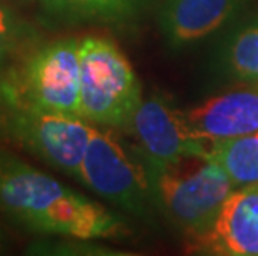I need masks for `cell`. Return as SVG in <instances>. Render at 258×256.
<instances>
[{"instance_id": "1", "label": "cell", "mask_w": 258, "mask_h": 256, "mask_svg": "<svg viewBox=\"0 0 258 256\" xmlns=\"http://www.w3.org/2000/svg\"><path fill=\"white\" fill-rule=\"evenodd\" d=\"M0 213L38 235L87 241L125 233L123 221L105 206L4 148H0Z\"/></svg>"}, {"instance_id": "2", "label": "cell", "mask_w": 258, "mask_h": 256, "mask_svg": "<svg viewBox=\"0 0 258 256\" xmlns=\"http://www.w3.org/2000/svg\"><path fill=\"white\" fill-rule=\"evenodd\" d=\"M80 42L35 43L0 70V103L80 117ZM82 118V117H80Z\"/></svg>"}, {"instance_id": "3", "label": "cell", "mask_w": 258, "mask_h": 256, "mask_svg": "<svg viewBox=\"0 0 258 256\" xmlns=\"http://www.w3.org/2000/svg\"><path fill=\"white\" fill-rule=\"evenodd\" d=\"M142 103V87L117 43L80 40V117L92 125L127 128Z\"/></svg>"}, {"instance_id": "4", "label": "cell", "mask_w": 258, "mask_h": 256, "mask_svg": "<svg viewBox=\"0 0 258 256\" xmlns=\"http://www.w3.org/2000/svg\"><path fill=\"white\" fill-rule=\"evenodd\" d=\"M92 132L80 117L0 103V138L77 180Z\"/></svg>"}, {"instance_id": "5", "label": "cell", "mask_w": 258, "mask_h": 256, "mask_svg": "<svg viewBox=\"0 0 258 256\" xmlns=\"http://www.w3.org/2000/svg\"><path fill=\"white\" fill-rule=\"evenodd\" d=\"M79 180L98 197L132 215L144 216L155 205L153 185L142 158L112 132L93 127Z\"/></svg>"}, {"instance_id": "6", "label": "cell", "mask_w": 258, "mask_h": 256, "mask_svg": "<svg viewBox=\"0 0 258 256\" xmlns=\"http://www.w3.org/2000/svg\"><path fill=\"white\" fill-rule=\"evenodd\" d=\"M150 180L155 205L191 239L210 230L225 200L237 190L227 172L212 160L194 173L183 175L172 168Z\"/></svg>"}, {"instance_id": "7", "label": "cell", "mask_w": 258, "mask_h": 256, "mask_svg": "<svg viewBox=\"0 0 258 256\" xmlns=\"http://www.w3.org/2000/svg\"><path fill=\"white\" fill-rule=\"evenodd\" d=\"M127 128L137 141V155L142 158L150 178L180 166L185 160H208L212 145L191 128L185 112H178L162 95L142 100Z\"/></svg>"}, {"instance_id": "8", "label": "cell", "mask_w": 258, "mask_h": 256, "mask_svg": "<svg viewBox=\"0 0 258 256\" xmlns=\"http://www.w3.org/2000/svg\"><path fill=\"white\" fill-rule=\"evenodd\" d=\"M197 133L215 141L258 132V81L213 95L185 112Z\"/></svg>"}, {"instance_id": "9", "label": "cell", "mask_w": 258, "mask_h": 256, "mask_svg": "<svg viewBox=\"0 0 258 256\" xmlns=\"http://www.w3.org/2000/svg\"><path fill=\"white\" fill-rule=\"evenodd\" d=\"M194 241L208 254L258 256V187L235 190L210 230Z\"/></svg>"}, {"instance_id": "10", "label": "cell", "mask_w": 258, "mask_h": 256, "mask_svg": "<svg viewBox=\"0 0 258 256\" xmlns=\"http://www.w3.org/2000/svg\"><path fill=\"white\" fill-rule=\"evenodd\" d=\"M250 0H163L158 12L162 35L172 48L202 42L228 24Z\"/></svg>"}, {"instance_id": "11", "label": "cell", "mask_w": 258, "mask_h": 256, "mask_svg": "<svg viewBox=\"0 0 258 256\" xmlns=\"http://www.w3.org/2000/svg\"><path fill=\"white\" fill-rule=\"evenodd\" d=\"M52 25H118L139 19L150 0H37Z\"/></svg>"}, {"instance_id": "12", "label": "cell", "mask_w": 258, "mask_h": 256, "mask_svg": "<svg viewBox=\"0 0 258 256\" xmlns=\"http://www.w3.org/2000/svg\"><path fill=\"white\" fill-rule=\"evenodd\" d=\"M218 65L228 80L258 81V17L233 30L223 43Z\"/></svg>"}, {"instance_id": "13", "label": "cell", "mask_w": 258, "mask_h": 256, "mask_svg": "<svg viewBox=\"0 0 258 256\" xmlns=\"http://www.w3.org/2000/svg\"><path fill=\"white\" fill-rule=\"evenodd\" d=\"M208 160L218 163L235 187H258V132L215 141Z\"/></svg>"}, {"instance_id": "14", "label": "cell", "mask_w": 258, "mask_h": 256, "mask_svg": "<svg viewBox=\"0 0 258 256\" xmlns=\"http://www.w3.org/2000/svg\"><path fill=\"white\" fill-rule=\"evenodd\" d=\"M35 43V27L14 9L12 2L0 0V70L7 68Z\"/></svg>"}, {"instance_id": "15", "label": "cell", "mask_w": 258, "mask_h": 256, "mask_svg": "<svg viewBox=\"0 0 258 256\" xmlns=\"http://www.w3.org/2000/svg\"><path fill=\"white\" fill-rule=\"evenodd\" d=\"M4 246H5V231H4V228L0 226V249Z\"/></svg>"}, {"instance_id": "16", "label": "cell", "mask_w": 258, "mask_h": 256, "mask_svg": "<svg viewBox=\"0 0 258 256\" xmlns=\"http://www.w3.org/2000/svg\"><path fill=\"white\" fill-rule=\"evenodd\" d=\"M12 4H27V2H32V0H9Z\"/></svg>"}]
</instances>
